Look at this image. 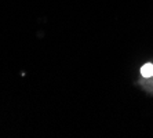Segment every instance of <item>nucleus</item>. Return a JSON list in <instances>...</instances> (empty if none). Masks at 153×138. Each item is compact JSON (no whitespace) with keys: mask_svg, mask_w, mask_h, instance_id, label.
Masks as SVG:
<instances>
[{"mask_svg":"<svg viewBox=\"0 0 153 138\" xmlns=\"http://www.w3.org/2000/svg\"><path fill=\"white\" fill-rule=\"evenodd\" d=\"M141 73L143 78H152L153 76V64H145L141 68Z\"/></svg>","mask_w":153,"mask_h":138,"instance_id":"obj_1","label":"nucleus"}]
</instances>
